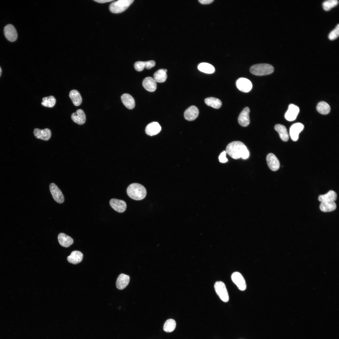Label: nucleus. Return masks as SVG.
I'll list each match as a JSON object with an SVG mask.
<instances>
[{"label": "nucleus", "mask_w": 339, "mask_h": 339, "mask_svg": "<svg viewBox=\"0 0 339 339\" xmlns=\"http://www.w3.org/2000/svg\"><path fill=\"white\" fill-rule=\"evenodd\" d=\"M33 133L37 138L44 141L48 140L51 136V131L47 128L44 129L35 128L34 130Z\"/></svg>", "instance_id": "nucleus-15"}, {"label": "nucleus", "mask_w": 339, "mask_h": 339, "mask_svg": "<svg viewBox=\"0 0 339 339\" xmlns=\"http://www.w3.org/2000/svg\"><path fill=\"white\" fill-rule=\"evenodd\" d=\"M198 69L200 71L208 74L212 73L215 71L214 67L206 62H202L199 64L198 66Z\"/></svg>", "instance_id": "nucleus-30"}, {"label": "nucleus", "mask_w": 339, "mask_h": 339, "mask_svg": "<svg viewBox=\"0 0 339 339\" xmlns=\"http://www.w3.org/2000/svg\"><path fill=\"white\" fill-rule=\"evenodd\" d=\"M336 205L334 202H321L320 206L321 211L324 212H328L334 210Z\"/></svg>", "instance_id": "nucleus-28"}, {"label": "nucleus", "mask_w": 339, "mask_h": 339, "mask_svg": "<svg viewBox=\"0 0 339 339\" xmlns=\"http://www.w3.org/2000/svg\"><path fill=\"white\" fill-rule=\"evenodd\" d=\"M225 151L229 156L235 159L240 158L246 159L250 156L249 152L246 146L239 141H233L229 143L226 147Z\"/></svg>", "instance_id": "nucleus-1"}, {"label": "nucleus", "mask_w": 339, "mask_h": 339, "mask_svg": "<svg viewBox=\"0 0 339 339\" xmlns=\"http://www.w3.org/2000/svg\"><path fill=\"white\" fill-rule=\"evenodd\" d=\"M214 288L217 294L221 299L225 302L229 300V296L224 283L221 281L216 282Z\"/></svg>", "instance_id": "nucleus-5"}, {"label": "nucleus", "mask_w": 339, "mask_h": 339, "mask_svg": "<svg viewBox=\"0 0 339 339\" xmlns=\"http://www.w3.org/2000/svg\"><path fill=\"white\" fill-rule=\"evenodd\" d=\"M266 160L268 165L272 170L276 171L280 166L279 161L276 156L272 153H269L267 156Z\"/></svg>", "instance_id": "nucleus-14"}, {"label": "nucleus", "mask_w": 339, "mask_h": 339, "mask_svg": "<svg viewBox=\"0 0 339 339\" xmlns=\"http://www.w3.org/2000/svg\"><path fill=\"white\" fill-rule=\"evenodd\" d=\"M126 192L129 197L136 200L143 199L147 194V191L145 187L137 183H133L130 185L127 189Z\"/></svg>", "instance_id": "nucleus-2"}, {"label": "nucleus", "mask_w": 339, "mask_h": 339, "mask_svg": "<svg viewBox=\"0 0 339 339\" xmlns=\"http://www.w3.org/2000/svg\"><path fill=\"white\" fill-rule=\"evenodd\" d=\"M338 1L337 0H328L325 1L322 4L323 8L326 11H329L337 5Z\"/></svg>", "instance_id": "nucleus-34"}, {"label": "nucleus", "mask_w": 339, "mask_h": 339, "mask_svg": "<svg viewBox=\"0 0 339 339\" xmlns=\"http://www.w3.org/2000/svg\"><path fill=\"white\" fill-rule=\"evenodd\" d=\"M213 0H199L198 1L201 4H209L212 3Z\"/></svg>", "instance_id": "nucleus-39"}, {"label": "nucleus", "mask_w": 339, "mask_h": 339, "mask_svg": "<svg viewBox=\"0 0 339 339\" xmlns=\"http://www.w3.org/2000/svg\"><path fill=\"white\" fill-rule=\"evenodd\" d=\"M299 112V107L293 104H290L285 115V118L288 121H292L296 118Z\"/></svg>", "instance_id": "nucleus-10"}, {"label": "nucleus", "mask_w": 339, "mask_h": 339, "mask_svg": "<svg viewBox=\"0 0 339 339\" xmlns=\"http://www.w3.org/2000/svg\"><path fill=\"white\" fill-rule=\"evenodd\" d=\"M236 85L239 90L245 93L249 92L252 87L251 81L248 79L244 78H239L236 82Z\"/></svg>", "instance_id": "nucleus-7"}, {"label": "nucleus", "mask_w": 339, "mask_h": 339, "mask_svg": "<svg viewBox=\"0 0 339 339\" xmlns=\"http://www.w3.org/2000/svg\"><path fill=\"white\" fill-rule=\"evenodd\" d=\"M94 1H96V2L99 3H104L108 2H110L113 1V0H94Z\"/></svg>", "instance_id": "nucleus-40"}, {"label": "nucleus", "mask_w": 339, "mask_h": 339, "mask_svg": "<svg viewBox=\"0 0 339 339\" xmlns=\"http://www.w3.org/2000/svg\"><path fill=\"white\" fill-rule=\"evenodd\" d=\"M275 129L278 132L281 139L284 142L287 141L289 135L286 127L282 125L277 124L274 127Z\"/></svg>", "instance_id": "nucleus-24"}, {"label": "nucleus", "mask_w": 339, "mask_h": 339, "mask_svg": "<svg viewBox=\"0 0 339 339\" xmlns=\"http://www.w3.org/2000/svg\"><path fill=\"white\" fill-rule=\"evenodd\" d=\"M58 239L60 244L65 247H69L73 242V240L71 237L62 233L59 234Z\"/></svg>", "instance_id": "nucleus-21"}, {"label": "nucleus", "mask_w": 339, "mask_h": 339, "mask_svg": "<svg viewBox=\"0 0 339 339\" xmlns=\"http://www.w3.org/2000/svg\"><path fill=\"white\" fill-rule=\"evenodd\" d=\"M161 129V127L158 122H153L147 126L145 132L148 135L153 136L159 133Z\"/></svg>", "instance_id": "nucleus-17"}, {"label": "nucleus", "mask_w": 339, "mask_h": 339, "mask_svg": "<svg viewBox=\"0 0 339 339\" xmlns=\"http://www.w3.org/2000/svg\"><path fill=\"white\" fill-rule=\"evenodd\" d=\"M50 190L52 196L55 201L59 203L63 202L64 200V196L58 187L53 183L50 184Z\"/></svg>", "instance_id": "nucleus-6"}, {"label": "nucleus", "mask_w": 339, "mask_h": 339, "mask_svg": "<svg viewBox=\"0 0 339 339\" xmlns=\"http://www.w3.org/2000/svg\"><path fill=\"white\" fill-rule=\"evenodd\" d=\"M110 204L113 209L119 213H123L126 209V203L122 200L113 198L110 200Z\"/></svg>", "instance_id": "nucleus-12"}, {"label": "nucleus", "mask_w": 339, "mask_h": 339, "mask_svg": "<svg viewBox=\"0 0 339 339\" xmlns=\"http://www.w3.org/2000/svg\"><path fill=\"white\" fill-rule=\"evenodd\" d=\"M304 125L300 123H296L291 126L289 131V134L292 140L295 141L298 140L299 133L304 128Z\"/></svg>", "instance_id": "nucleus-11"}, {"label": "nucleus", "mask_w": 339, "mask_h": 339, "mask_svg": "<svg viewBox=\"0 0 339 339\" xmlns=\"http://www.w3.org/2000/svg\"><path fill=\"white\" fill-rule=\"evenodd\" d=\"M274 70V68L272 65L267 63L255 64L252 66L250 69L252 74L260 76L271 74Z\"/></svg>", "instance_id": "nucleus-3"}, {"label": "nucleus", "mask_w": 339, "mask_h": 339, "mask_svg": "<svg viewBox=\"0 0 339 339\" xmlns=\"http://www.w3.org/2000/svg\"><path fill=\"white\" fill-rule=\"evenodd\" d=\"M69 96L75 106H78L81 104L82 98L78 91L75 89L71 90L69 93Z\"/></svg>", "instance_id": "nucleus-27"}, {"label": "nucleus", "mask_w": 339, "mask_h": 339, "mask_svg": "<svg viewBox=\"0 0 339 339\" xmlns=\"http://www.w3.org/2000/svg\"><path fill=\"white\" fill-rule=\"evenodd\" d=\"M41 104L44 106L49 108L53 107L55 105L56 100L53 96L43 97Z\"/></svg>", "instance_id": "nucleus-32"}, {"label": "nucleus", "mask_w": 339, "mask_h": 339, "mask_svg": "<svg viewBox=\"0 0 339 339\" xmlns=\"http://www.w3.org/2000/svg\"><path fill=\"white\" fill-rule=\"evenodd\" d=\"M231 279L240 290L243 291L246 289V285L245 280L240 273L238 272H234L231 275Z\"/></svg>", "instance_id": "nucleus-8"}, {"label": "nucleus", "mask_w": 339, "mask_h": 339, "mask_svg": "<svg viewBox=\"0 0 339 339\" xmlns=\"http://www.w3.org/2000/svg\"><path fill=\"white\" fill-rule=\"evenodd\" d=\"M176 326L175 321L173 319L167 320L165 322L163 326L164 331L167 332L173 331Z\"/></svg>", "instance_id": "nucleus-33"}, {"label": "nucleus", "mask_w": 339, "mask_h": 339, "mask_svg": "<svg viewBox=\"0 0 339 339\" xmlns=\"http://www.w3.org/2000/svg\"><path fill=\"white\" fill-rule=\"evenodd\" d=\"M4 34L6 38L10 42L16 41L18 37V34L14 27L12 24L6 25L4 29Z\"/></svg>", "instance_id": "nucleus-9"}, {"label": "nucleus", "mask_w": 339, "mask_h": 339, "mask_svg": "<svg viewBox=\"0 0 339 339\" xmlns=\"http://www.w3.org/2000/svg\"><path fill=\"white\" fill-rule=\"evenodd\" d=\"M143 86L147 90L153 92L157 88L156 82L152 77H148L145 78L143 81Z\"/></svg>", "instance_id": "nucleus-19"}, {"label": "nucleus", "mask_w": 339, "mask_h": 339, "mask_svg": "<svg viewBox=\"0 0 339 339\" xmlns=\"http://www.w3.org/2000/svg\"><path fill=\"white\" fill-rule=\"evenodd\" d=\"M317 111L322 115H326L330 112L331 108L326 102L322 101L319 103L316 107Z\"/></svg>", "instance_id": "nucleus-31"}, {"label": "nucleus", "mask_w": 339, "mask_h": 339, "mask_svg": "<svg viewBox=\"0 0 339 339\" xmlns=\"http://www.w3.org/2000/svg\"><path fill=\"white\" fill-rule=\"evenodd\" d=\"M130 281V277L129 276L124 274H121L118 277L116 283V287L120 290H122L125 288Z\"/></svg>", "instance_id": "nucleus-20"}, {"label": "nucleus", "mask_w": 339, "mask_h": 339, "mask_svg": "<svg viewBox=\"0 0 339 339\" xmlns=\"http://www.w3.org/2000/svg\"><path fill=\"white\" fill-rule=\"evenodd\" d=\"M204 101L207 105L215 109L219 108L222 105V102L219 99L213 97L206 98Z\"/></svg>", "instance_id": "nucleus-29"}, {"label": "nucleus", "mask_w": 339, "mask_h": 339, "mask_svg": "<svg viewBox=\"0 0 339 339\" xmlns=\"http://www.w3.org/2000/svg\"><path fill=\"white\" fill-rule=\"evenodd\" d=\"M83 254L78 250L73 251L70 255L67 257L68 261L73 264H76L80 262L83 260Z\"/></svg>", "instance_id": "nucleus-22"}, {"label": "nucleus", "mask_w": 339, "mask_h": 339, "mask_svg": "<svg viewBox=\"0 0 339 339\" xmlns=\"http://www.w3.org/2000/svg\"><path fill=\"white\" fill-rule=\"evenodd\" d=\"M122 102L128 109H132L135 106V101L133 97L128 94H123L121 97Z\"/></svg>", "instance_id": "nucleus-23"}, {"label": "nucleus", "mask_w": 339, "mask_h": 339, "mask_svg": "<svg viewBox=\"0 0 339 339\" xmlns=\"http://www.w3.org/2000/svg\"><path fill=\"white\" fill-rule=\"evenodd\" d=\"M71 118L75 123L79 125H82L86 121V116L83 111L81 109H78L75 112L71 115Z\"/></svg>", "instance_id": "nucleus-18"}, {"label": "nucleus", "mask_w": 339, "mask_h": 339, "mask_svg": "<svg viewBox=\"0 0 339 339\" xmlns=\"http://www.w3.org/2000/svg\"><path fill=\"white\" fill-rule=\"evenodd\" d=\"M199 113L198 108L195 106L192 105L185 111L184 113V118L188 121H193L198 117Z\"/></svg>", "instance_id": "nucleus-16"}, {"label": "nucleus", "mask_w": 339, "mask_h": 339, "mask_svg": "<svg viewBox=\"0 0 339 339\" xmlns=\"http://www.w3.org/2000/svg\"><path fill=\"white\" fill-rule=\"evenodd\" d=\"M250 112L249 108L246 107H245L240 113L238 118V122L241 126L245 127L249 124Z\"/></svg>", "instance_id": "nucleus-13"}, {"label": "nucleus", "mask_w": 339, "mask_h": 339, "mask_svg": "<svg viewBox=\"0 0 339 339\" xmlns=\"http://www.w3.org/2000/svg\"><path fill=\"white\" fill-rule=\"evenodd\" d=\"M339 34V24H338L335 28L329 33L328 35L329 39L331 40H335L338 37Z\"/></svg>", "instance_id": "nucleus-35"}, {"label": "nucleus", "mask_w": 339, "mask_h": 339, "mask_svg": "<svg viewBox=\"0 0 339 339\" xmlns=\"http://www.w3.org/2000/svg\"><path fill=\"white\" fill-rule=\"evenodd\" d=\"M167 72L166 69H159L154 73L153 75V78L156 82L160 83L164 82L167 78Z\"/></svg>", "instance_id": "nucleus-26"}, {"label": "nucleus", "mask_w": 339, "mask_h": 339, "mask_svg": "<svg viewBox=\"0 0 339 339\" xmlns=\"http://www.w3.org/2000/svg\"><path fill=\"white\" fill-rule=\"evenodd\" d=\"M145 67L148 69H151L154 67L155 65V62L153 60H150L144 62Z\"/></svg>", "instance_id": "nucleus-38"}, {"label": "nucleus", "mask_w": 339, "mask_h": 339, "mask_svg": "<svg viewBox=\"0 0 339 339\" xmlns=\"http://www.w3.org/2000/svg\"><path fill=\"white\" fill-rule=\"evenodd\" d=\"M337 198V194L333 191L331 190L327 193L320 195L318 197L319 200L322 202H334Z\"/></svg>", "instance_id": "nucleus-25"}, {"label": "nucleus", "mask_w": 339, "mask_h": 339, "mask_svg": "<svg viewBox=\"0 0 339 339\" xmlns=\"http://www.w3.org/2000/svg\"><path fill=\"white\" fill-rule=\"evenodd\" d=\"M1 73H2V69H1V67H0V76L1 75Z\"/></svg>", "instance_id": "nucleus-41"}, {"label": "nucleus", "mask_w": 339, "mask_h": 339, "mask_svg": "<svg viewBox=\"0 0 339 339\" xmlns=\"http://www.w3.org/2000/svg\"><path fill=\"white\" fill-rule=\"evenodd\" d=\"M134 0H119L112 3L109 10L112 13H118L125 11L133 3Z\"/></svg>", "instance_id": "nucleus-4"}, {"label": "nucleus", "mask_w": 339, "mask_h": 339, "mask_svg": "<svg viewBox=\"0 0 339 339\" xmlns=\"http://www.w3.org/2000/svg\"><path fill=\"white\" fill-rule=\"evenodd\" d=\"M226 153L225 151H223L220 153L218 157L220 162L222 163H225L228 161V159L226 157Z\"/></svg>", "instance_id": "nucleus-37"}, {"label": "nucleus", "mask_w": 339, "mask_h": 339, "mask_svg": "<svg viewBox=\"0 0 339 339\" xmlns=\"http://www.w3.org/2000/svg\"><path fill=\"white\" fill-rule=\"evenodd\" d=\"M135 69L137 71H143L145 68V62L142 61L136 62L134 65Z\"/></svg>", "instance_id": "nucleus-36"}]
</instances>
